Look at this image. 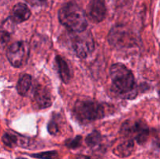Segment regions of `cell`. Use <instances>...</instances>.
Listing matches in <instances>:
<instances>
[{
  "label": "cell",
  "mask_w": 160,
  "mask_h": 159,
  "mask_svg": "<svg viewBox=\"0 0 160 159\" xmlns=\"http://www.w3.org/2000/svg\"><path fill=\"white\" fill-rule=\"evenodd\" d=\"M110 78L116 93L123 98L132 99L137 96L134 74L125 65L115 63L110 68Z\"/></svg>",
  "instance_id": "cell-1"
},
{
  "label": "cell",
  "mask_w": 160,
  "mask_h": 159,
  "mask_svg": "<svg viewBox=\"0 0 160 159\" xmlns=\"http://www.w3.org/2000/svg\"><path fill=\"white\" fill-rule=\"evenodd\" d=\"M62 25L73 33L85 31L88 26L86 14L82 9L73 2H68L60 8L58 13Z\"/></svg>",
  "instance_id": "cell-2"
},
{
  "label": "cell",
  "mask_w": 160,
  "mask_h": 159,
  "mask_svg": "<svg viewBox=\"0 0 160 159\" xmlns=\"http://www.w3.org/2000/svg\"><path fill=\"white\" fill-rule=\"evenodd\" d=\"M74 115L83 123L95 121L104 116L102 105L93 100H78L73 108Z\"/></svg>",
  "instance_id": "cell-3"
},
{
  "label": "cell",
  "mask_w": 160,
  "mask_h": 159,
  "mask_svg": "<svg viewBox=\"0 0 160 159\" xmlns=\"http://www.w3.org/2000/svg\"><path fill=\"white\" fill-rule=\"evenodd\" d=\"M30 48L29 45L25 41H17L12 43L8 48L6 51V57L14 67H21L25 65L29 59Z\"/></svg>",
  "instance_id": "cell-4"
},
{
  "label": "cell",
  "mask_w": 160,
  "mask_h": 159,
  "mask_svg": "<svg viewBox=\"0 0 160 159\" xmlns=\"http://www.w3.org/2000/svg\"><path fill=\"white\" fill-rule=\"evenodd\" d=\"M121 132L125 137L135 140L140 144L147 140L149 133L148 126L142 121H127L122 125Z\"/></svg>",
  "instance_id": "cell-5"
},
{
  "label": "cell",
  "mask_w": 160,
  "mask_h": 159,
  "mask_svg": "<svg viewBox=\"0 0 160 159\" xmlns=\"http://www.w3.org/2000/svg\"><path fill=\"white\" fill-rule=\"evenodd\" d=\"M73 48L78 57L84 59L93 51L95 43L92 33L89 31H82L80 33H73Z\"/></svg>",
  "instance_id": "cell-6"
},
{
  "label": "cell",
  "mask_w": 160,
  "mask_h": 159,
  "mask_svg": "<svg viewBox=\"0 0 160 159\" xmlns=\"http://www.w3.org/2000/svg\"><path fill=\"white\" fill-rule=\"evenodd\" d=\"M108 40L109 45L117 48L130 47L135 42L132 32L128 28L122 25L115 26L111 29Z\"/></svg>",
  "instance_id": "cell-7"
},
{
  "label": "cell",
  "mask_w": 160,
  "mask_h": 159,
  "mask_svg": "<svg viewBox=\"0 0 160 159\" xmlns=\"http://www.w3.org/2000/svg\"><path fill=\"white\" fill-rule=\"evenodd\" d=\"M87 11L89 19L94 23H100L106 16V7L103 0H91Z\"/></svg>",
  "instance_id": "cell-8"
},
{
  "label": "cell",
  "mask_w": 160,
  "mask_h": 159,
  "mask_svg": "<svg viewBox=\"0 0 160 159\" xmlns=\"http://www.w3.org/2000/svg\"><path fill=\"white\" fill-rule=\"evenodd\" d=\"M34 101L39 109L47 108L52 104V98L50 92L48 89L41 85L37 86L34 89Z\"/></svg>",
  "instance_id": "cell-9"
},
{
  "label": "cell",
  "mask_w": 160,
  "mask_h": 159,
  "mask_svg": "<svg viewBox=\"0 0 160 159\" xmlns=\"http://www.w3.org/2000/svg\"><path fill=\"white\" fill-rule=\"evenodd\" d=\"M31 15V10L26 4L19 2L13 6L10 20L14 23H20L26 21Z\"/></svg>",
  "instance_id": "cell-10"
},
{
  "label": "cell",
  "mask_w": 160,
  "mask_h": 159,
  "mask_svg": "<svg viewBox=\"0 0 160 159\" xmlns=\"http://www.w3.org/2000/svg\"><path fill=\"white\" fill-rule=\"evenodd\" d=\"M56 62L59 77L62 80V82L65 84H68L71 80L72 78L71 70L69 67L68 63L63 58L59 55H57L56 57Z\"/></svg>",
  "instance_id": "cell-11"
},
{
  "label": "cell",
  "mask_w": 160,
  "mask_h": 159,
  "mask_svg": "<svg viewBox=\"0 0 160 159\" xmlns=\"http://www.w3.org/2000/svg\"><path fill=\"white\" fill-rule=\"evenodd\" d=\"M134 149V142L131 139H128L126 141L119 144L115 149L113 153L117 156L120 157H126L131 155Z\"/></svg>",
  "instance_id": "cell-12"
},
{
  "label": "cell",
  "mask_w": 160,
  "mask_h": 159,
  "mask_svg": "<svg viewBox=\"0 0 160 159\" xmlns=\"http://www.w3.org/2000/svg\"><path fill=\"white\" fill-rule=\"evenodd\" d=\"M32 84V77L29 74H24L20 77L17 84V90L19 94L22 96L27 95Z\"/></svg>",
  "instance_id": "cell-13"
},
{
  "label": "cell",
  "mask_w": 160,
  "mask_h": 159,
  "mask_svg": "<svg viewBox=\"0 0 160 159\" xmlns=\"http://www.w3.org/2000/svg\"><path fill=\"white\" fill-rule=\"evenodd\" d=\"M102 141V135L97 130H94L89 133L85 138V142L87 145L90 147L93 148L100 144Z\"/></svg>",
  "instance_id": "cell-14"
},
{
  "label": "cell",
  "mask_w": 160,
  "mask_h": 159,
  "mask_svg": "<svg viewBox=\"0 0 160 159\" xmlns=\"http://www.w3.org/2000/svg\"><path fill=\"white\" fill-rule=\"evenodd\" d=\"M2 140L5 145H6L7 147H14L18 143V138L17 136L13 135L10 132H6L3 134Z\"/></svg>",
  "instance_id": "cell-15"
},
{
  "label": "cell",
  "mask_w": 160,
  "mask_h": 159,
  "mask_svg": "<svg viewBox=\"0 0 160 159\" xmlns=\"http://www.w3.org/2000/svg\"><path fill=\"white\" fill-rule=\"evenodd\" d=\"M58 154L56 151H45V152L38 153V154H31V157H36L39 159H54L55 157H57Z\"/></svg>",
  "instance_id": "cell-16"
},
{
  "label": "cell",
  "mask_w": 160,
  "mask_h": 159,
  "mask_svg": "<svg viewBox=\"0 0 160 159\" xmlns=\"http://www.w3.org/2000/svg\"><path fill=\"white\" fill-rule=\"evenodd\" d=\"M81 140H82V137L81 136H77L75 138L70 139L66 141V146L70 149H76L78 147L81 146Z\"/></svg>",
  "instance_id": "cell-17"
},
{
  "label": "cell",
  "mask_w": 160,
  "mask_h": 159,
  "mask_svg": "<svg viewBox=\"0 0 160 159\" xmlns=\"http://www.w3.org/2000/svg\"><path fill=\"white\" fill-rule=\"evenodd\" d=\"M48 131L52 135H56L58 133V132H59V126H58L57 123L54 120H52V121H50L48 123Z\"/></svg>",
  "instance_id": "cell-18"
},
{
  "label": "cell",
  "mask_w": 160,
  "mask_h": 159,
  "mask_svg": "<svg viewBox=\"0 0 160 159\" xmlns=\"http://www.w3.org/2000/svg\"><path fill=\"white\" fill-rule=\"evenodd\" d=\"M10 38V33L6 29H2L0 31V41L2 43H6Z\"/></svg>",
  "instance_id": "cell-19"
},
{
  "label": "cell",
  "mask_w": 160,
  "mask_h": 159,
  "mask_svg": "<svg viewBox=\"0 0 160 159\" xmlns=\"http://www.w3.org/2000/svg\"><path fill=\"white\" fill-rule=\"evenodd\" d=\"M25 1L32 6H39L45 4L47 0H25Z\"/></svg>",
  "instance_id": "cell-20"
},
{
  "label": "cell",
  "mask_w": 160,
  "mask_h": 159,
  "mask_svg": "<svg viewBox=\"0 0 160 159\" xmlns=\"http://www.w3.org/2000/svg\"><path fill=\"white\" fill-rule=\"evenodd\" d=\"M75 159H91V158L89 157H88V156H85V155H79V156H78V157H77Z\"/></svg>",
  "instance_id": "cell-21"
},
{
  "label": "cell",
  "mask_w": 160,
  "mask_h": 159,
  "mask_svg": "<svg viewBox=\"0 0 160 159\" xmlns=\"http://www.w3.org/2000/svg\"><path fill=\"white\" fill-rule=\"evenodd\" d=\"M17 159H27V158H24V157H18V158Z\"/></svg>",
  "instance_id": "cell-22"
}]
</instances>
